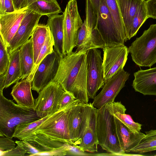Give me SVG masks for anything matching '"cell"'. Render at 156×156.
Listing matches in <instances>:
<instances>
[{
    "mask_svg": "<svg viewBox=\"0 0 156 156\" xmlns=\"http://www.w3.org/2000/svg\"><path fill=\"white\" fill-rule=\"evenodd\" d=\"M67 155H90L83 151L79 146L74 143H65Z\"/></svg>",
    "mask_w": 156,
    "mask_h": 156,
    "instance_id": "cell-34",
    "label": "cell"
},
{
    "mask_svg": "<svg viewBox=\"0 0 156 156\" xmlns=\"http://www.w3.org/2000/svg\"><path fill=\"white\" fill-rule=\"evenodd\" d=\"M129 75L130 74L123 69L106 80L101 90L94 98L92 103L93 106L99 109L107 104L114 103Z\"/></svg>",
    "mask_w": 156,
    "mask_h": 156,
    "instance_id": "cell-12",
    "label": "cell"
},
{
    "mask_svg": "<svg viewBox=\"0 0 156 156\" xmlns=\"http://www.w3.org/2000/svg\"><path fill=\"white\" fill-rule=\"evenodd\" d=\"M145 133V136L131 152L141 154L156 151V129H151Z\"/></svg>",
    "mask_w": 156,
    "mask_h": 156,
    "instance_id": "cell-28",
    "label": "cell"
},
{
    "mask_svg": "<svg viewBox=\"0 0 156 156\" xmlns=\"http://www.w3.org/2000/svg\"><path fill=\"white\" fill-rule=\"evenodd\" d=\"M63 14L54 15L48 16L47 24L48 26L54 41V50L61 58L64 56L63 27Z\"/></svg>",
    "mask_w": 156,
    "mask_h": 156,
    "instance_id": "cell-22",
    "label": "cell"
},
{
    "mask_svg": "<svg viewBox=\"0 0 156 156\" xmlns=\"http://www.w3.org/2000/svg\"><path fill=\"white\" fill-rule=\"evenodd\" d=\"M103 50L102 67L105 81L119 70L123 69L127 59L129 51L128 48L125 45L106 46Z\"/></svg>",
    "mask_w": 156,
    "mask_h": 156,
    "instance_id": "cell-15",
    "label": "cell"
},
{
    "mask_svg": "<svg viewBox=\"0 0 156 156\" xmlns=\"http://www.w3.org/2000/svg\"><path fill=\"white\" fill-rule=\"evenodd\" d=\"M33 80L32 77L28 76L16 83L10 94L18 105L35 110V100L31 92Z\"/></svg>",
    "mask_w": 156,
    "mask_h": 156,
    "instance_id": "cell-20",
    "label": "cell"
},
{
    "mask_svg": "<svg viewBox=\"0 0 156 156\" xmlns=\"http://www.w3.org/2000/svg\"><path fill=\"white\" fill-rule=\"evenodd\" d=\"M93 105L80 102L72 108L69 116L68 128L71 140L79 145L87 124Z\"/></svg>",
    "mask_w": 156,
    "mask_h": 156,
    "instance_id": "cell-14",
    "label": "cell"
},
{
    "mask_svg": "<svg viewBox=\"0 0 156 156\" xmlns=\"http://www.w3.org/2000/svg\"><path fill=\"white\" fill-rule=\"evenodd\" d=\"M40 119L35 110L16 104L0 91V135L12 138L17 125Z\"/></svg>",
    "mask_w": 156,
    "mask_h": 156,
    "instance_id": "cell-4",
    "label": "cell"
},
{
    "mask_svg": "<svg viewBox=\"0 0 156 156\" xmlns=\"http://www.w3.org/2000/svg\"><path fill=\"white\" fill-rule=\"evenodd\" d=\"M64 91L59 83L53 81L41 90L35 100L37 116L42 118L57 112L58 100Z\"/></svg>",
    "mask_w": 156,
    "mask_h": 156,
    "instance_id": "cell-11",
    "label": "cell"
},
{
    "mask_svg": "<svg viewBox=\"0 0 156 156\" xmlns=\"http://www.w3.org/2000/svg\"><path fill=\"white\" fill-rule=\"evenodd\" d=\"M96 109L93 106L87 124L78 145L85 152L93 153L98 151V144L95 130Z\"/></svg>",
    "mask_w": 156,
    "mask_h": 156,
    "instance_id": "cell-21",
    "label": "cell"
},
{
    "mask_svg": "<svg viewBox=\"0 0 156 156\" xmlns=\"http://www.w3.org/2000/svg\"><path fill=\"white\" fill-rule=\"evenodd\" d=\"M27 7L29 10L42 16L46 15L48 17L59 14L62 12L57 2L39 1L30 4Z\"/></svg>",
    "mask_w": 156,
    "mask_h": 156,
    "instance_id": "cell-26",
    "label": "cell"
},
{
    "mask_svg": "<svg viewBox=\"0 0 156 156\" xmlns=\"http://www.w3.org/2000/svg\"><path fill=\"white\" fill-rule=\"evenodd\" d=\"M49 116L41 118L33 122L22 123L17 125L15 128L12 137L17 138L20 140H25Z\"/></svg>",
    "mask_w": 156,
    "mask_h": 156,
    "instance_id": "cell-29",
    "label": "cell"
},
{
    "mask_svg": "<svg viewBox=\"0 0 156 156\" xmlns=\"http://www.w3.org/2000/svg\"><path fill=\"white\" fill-rule=\"evenodd\" d=\"M54 45V39L50 30L41 49L36 62L34 64L32 71L29 76L34 77V74L41 61L46 56L53 51Z\"/></svg>",
    "mask_w": 156,
    "mask_h": 156,
    "instance_id": "cell-30",
    "label": "cell"
},
{
    "mask_svg": "<svg viewBox=\"0 0 156 156\" xmlns=\"http://www.w3.org/2000/svg\"><path fill=\"white\" fill-rule=\"evenodd\" d=\"M76 100L75 97L72 94L65 91L58 100L57 107V111L65 108Z\"/></svg>",
    "mask_w": 156,
    "mask_h": 156,
    "instance_id": "cell-33",
    "label": "cell"
},
{
    "mask_svg": "<svg viewBox=\"0 0 156 156\" xmlns=\"http://www.w3.org/2000/svg\"><path fill=\"white\" fill-rule=\"evenodd\" d=\"M6 76V72L4 74L0 76V91H3L5 88Z\"/></svg>",
    "mask_w": 156,
    "mask_h": 156,
    "instance_id": "cell-43",
    "label": "cell"
},
{
    "mask_svg": "<svg viewBox=\"0 0 156 156\" xmlns=\"http://www.w3.org/2000/svg\"><path fill=\"white\" fill-rule=\"evenodd\" d=\"M124 25L126 41L135 36L148 18L146 1L116 0Z\"/></svg>",
    "mask_w": 156,
    "mask_h": 156,
    "instance_id": "cell-6",
    "label": "cell"
},
{
    "mask_svg": "<svg viewBox=\"0 0 156 156\" xmlns=\"http://www.w3.org/2000/svg\"><path fill=\"white\" fill-rule=\"evenodd\" d=\"M0 156H24L26 153V151L19 145L17 146L14 148L9 151L0 150Z\"/></svg>",
    "mask_w": 156,
    "mask_h": 156,
    "instance_id": "cell-38",
    "label": "cell"
},
{
    "mask_svg": "<svg viewBox=\"0 0 156 156\" xmlns=\"http://www.w3.org/2000/svg\"><path fill=\"white\" fill-rule=\"evenodd\" d=\"M97 14L90 0H86V17L78 32L76 51L104 49L105 43L96 26Z\"/></svg>",
    "mask_w": 156,
    "mask_h": 156,
    "instance_id": "cell-7",
    "label": "cell"
},
{
    "mask_svg": "<svg viewBox=\"0 0 156 156\" xmlns=\"http://www.w3.org/2000/svg\"><path fill=\"white\" fill-rule=\"evenodd\" d=\"M99 7L96 27L106 46L124 45L125 40L119 33L105 0H101Z\"/></svg>",
    "mask_w": 156,
    "mask_h": 156,
    "instance_id": "cell-9",
    "label": "cell"
},
{
    "mask_svg": "<svg viewBox=\"0 0 156 156\" xmlns=\"http://www.w3.org/2000/svg\"><path fill=\"white\" fill-rule=\"evenodd\" d=\"M15 142L17 145L24 150L27 153L29 154V156H33L34 154L42 152L41 151L26 140H16Z\"/></svg>",
    "mask_w": 156,
    "mask_h": 156,
    "instance_id": "cell-35",
    "label": "cell"
},
{
    "mask_svg": "<svg viewBox=\"0 0 156 156\" xmlns=\"http://www.w3.org/2000/svg\"><path fill=\"white\" fill-rule=\"evenodd\" d=\"M132 60L140 66L151 67L156 63V24L151 25L128 48Z\"/></svg>",
    "mask_w": 156,
    "mask_h": 156,
    "instance_id": "cell-5",
    "label": "cell"
},
{
    "mask_svg": "<svg viewBox=\"0 0 156 156\" xmlns=\"http://www.w3.org/2000/svg\"><path fill=\"white\" fill-rule=\"evenodd\" d=\"M134 76L132 86L136 91L145 95L156 96V67L139 70Z\"/></svg>",
    "mask_w": 156,
    "mask_h": 156,
    "instance_id": "cell-18",
    "label": "cell"
},
{
    "mask_svg": "<svg viewBox=\"0 0 156 156\" xmlns=\"http://www.w3.org/2000/svg\"><path fill=\"white\" fill-rule=\"evenodd\" d=\"M76 100L65 108L51 115L42 122L25 140L42 152L74 143L70 140L68 128L70 112L80 103Z\"/></svg>",
    "mask_w": 156,
    "mask_h": 156,
    "instance_id": "cell-1",
    "label": "cell"
},
{
    "mask_svg": "<svg viewBox=\"0 0 156 156\" xmlns=\"http://www.w3.org/2000/svg\"><path fill=\"white\" fill-rule=\"evenodd\" d=\"M12 139L0 135V150L9 151L14 148L16 143Z\"/></svg>",
    "mask_w": 156,
    "mask_h": 156,
    "instance_id": "cell-37",
    "label": "cell"
},
{
    "mask_svg": "<svg viewBox=\"0 0 156 156\" xmlns=\"http://www.w3.org/2000/svg\"><path fill=\"white\" fill-rule=\"evenodd\" d=\"M39 1H45L48 2H56V0H25L23 8L27 7L30 4Z\"/></svg>",
    "mask_w": 156,
    "mask_h": 156,
    "instance_id": "cell-44",
    "label": "cell"
},
{
    "mask_svg": "<svg viewBox=\"0 0 156 156\" xmlns=\"http://www.w3.org/2000/svg\"><path fill=\"white\" fill-rule=\"evenodd\" d=\"M115 118L117 134L120 147L124 152H129L139 144L145 134L140 132H134L119 119Z\"/></svg>",
    "mask_w": 156,
    "mask_h": 156,
    "instance_id": "cell-19",
    "label": "cell"
},
{
    "mask_svg": "<svg viewBox=\"0 0 156 156\" xmlns=\"http://www.w3.org/2000/svg\"><path fill=\"white\" fill-rule=\"evenodd\" d=\"M0 0V15H3L5 14V7L4 0Z\"/></svg>",
    "mask_w": 156,
    "mask_h": 156,
    "instance_id": "cell-45",
    "label": "cell"
},
{
    "mask_svg": "<svg viewBox=\"0 0 156 156\" xmlns=\"http://www.w3.org/2000/svg\"><path fill=\"white\" fill-rule=\"evenodd\" d=\"M10 62L6 72L5 88H7L21 79L22 70L20 48L10 54Z\"/></svg>",
    "mask_w": 156,
    "mask_h": 156,
    "instance_id": "cell-24",
    "label": "cell"
},
{
    "mask_svg": "<svg viewBox=\"0 0 156 156\" xmlns=\"http://www.w3.org/2000/svg\"><path fill=\"white\" fill-rule=\"evenodd\" d=\"M117 29L126 42V33L122 18L116 0H105Z\"/></svg>",
    "mask_w": 156,
    "mask_h": 156,
    "instance_id": "cell-31",
    "label": "cell"
},
{
    "mask_svg": "<svg viewBox=\"0 0 156 156\" xmlns=\"http://www.w3.org/2000/svg\"><path fill=\"white\" fill-rule=\"evenodd\" d=\"M97 14L98 13L101 0H90Z\"/></svg>",
    "mask_w": 156,
    "mask_h": 156,
    "instance_id": "cell-42",
    "label": "cell"
},
{
    "mask_svg": "<svg viewBox=\"0 0 156 156\" xmlns=\"http://www.w3.org/2000/svg\"><path fill=\"white\" fill-rule=\"evenodd\" d=\"M154 155L156 156V155Z\"/></svg>",
    "mask_w": 156,
    "mask_h": 156,
    "instance_id": "cell-46",
    "label": "cell"
},
{
    "mask_svg": "<svg viewBox=\"0 0 156 156\" xmlns=\"http://www.w3.org/2000/svg\"><path fill=\"white\" fill-rule=\"evenodd\" d=\"M42 16L28 9L8 48L10 54L24 44L31 37Z\"/></svg>",
    "mask_w": 156,
    "mask_h": 156,
    "instance_id": "cell-16",
    "label": "cell"
},
{
    "mask_svg": "<svg viewBox=\"0 0 156 156\" xmlns=\"http://www.w3.org/2000/svg\"><path fill=\"white\" fill-rule=\"evenodd\" d=\"M146 5L148 17L156 19V0H147Z\"/></svg>",
    "mask_w": 156,
    "mask_h": 156,
    "instance_id": "cell-39",
    "label": "cell"
},
{
    "mask_svg": "<svg viewBox=\"0 0 156 156\" xmlns=\"http://www.w3.org/2000/svg\"><path fill=\"white\" fill-rule=\"evenodd\" d=\"M67 155L66 146L64 144L60 147L53 148L49 151H44L34 154L33 156H63Z\"/></svg>",
    "mask_w": 156,
    "mask_h": 156,
    "instance_id": "cell-36",
    "label": "cell"
},
{
    "mask_svg": "<svg viewBox=\"0 0 156 156\" xmlns=\"http://www.w3.org/2000/svg\"><path fill=\"white\" fill-rule=\"evenodd\" d=\"M101 53L98 48L87 51V91L89 98L94 99L105 83Z\"/></svg>",
    "mask_w": 156,
    "mask_h": 156,
    "instance_id": "cell-10",
    "label": "cell"
},
{
    "mask_svg": "<svg viewBox=\"0 0 156 156\" xmlns=\"http://www.w3.org/2000/svg\"><path fill=\"white\" fill-rule=\"evenodd\" d=\"M15 10L23 8L25 0H12Z\"/></svg>",
    "mask_w": 156,
    "mask_h": 156,
    "instance_id": "cell-41",
    "label": "cell"
},
{
    "mask_svg": "<svg viewBox=\"0 0 156 156\" xmlns=\"http://www.w3.org/2000/svg\"><path fill=\"white\" fill-rule=\"evenodd\" d=\"M5 14L15 11L12 0H4Z\"/></svg>",
    "mask_w": 156,
    "mask_h": 156,
    "instance_id": "cell-40",
    "label": "cell"
},
{
    "mask_svg": "<svg viewBox=\"0 0 156 156\" xmlns=\"http://www.w3.org/2000/svg\"><path fill=\"white\" fill-rule=\"evenodd\" d=\"M61 58L54 50L44 59L34 74L32 83V90L39 93L52 81L57 73Z\"/></svg>",
    "mask_w": 156,
    "mask_h": 156,
    "instance_id": "cell-13",
    "label": "cell"
},
{
    "mask_svg": "<svg viewBox=\"0 0 156 156\" xmlns=\"http://www.w3.org/2000/svg\"><path fill=\"white\" fill-rule=\"evenodd\" d=\"M22 70L21 80L27 77L31 73L34 65V56L31 37L20 48Z\"/></svg>",
    "mask_w": 156,
    "mask_h": 156,
    "instance_id": "cell-23",
    "label": "cell"
},
{
    "mask_svg": "<svg viewBox=\"0 0 156 156\" xmlns=\"http://www.w3.org/2000/svg\"><path fill=\"white\" fill-rule=\"evenodd\" d=\"M109 104L111 111L115 118L134 132H140L142 125L134 122L129 115L125 114L126 109L121 101Z\"/></svg>",
    "mask_w": 156,
    "mask_h": 156,
    "instance_id": "cell-25",
    "label": "cell"
},
{
    "mask_svg": "<svg viewBox=\"0 0 156 156\" xmlns=\"http://www.w3.org/2000/svg\"><path fill=\"white\" fill-rule=\"evenodd\" d=\"M50 30L47 24H38L32 33L31 37L32 41L34 64L36 62L41 49Z\"/></svg>",
    "mask_w": 156,
    "mask_h": 156,
    "instance_id": "cell-27",
    "label": "cell"
},
{
    "mask_svg": "<svg viewBox=\"0 0 156 156\" xmlns=\"http://www.w3.org/2000/svg\"><path fill=\"white\" fill-rule=\"evenodd\" d=\"M10 59V54L8 48L0 36V76L6 72Z\"/></svg>",
    "mask_w": 156,
    "mask_h": 156,
    "instance_id": "cell-32",
    "label": "cell"
},
{
    "mask_svg": "<svg viewBox=\"0 0 156 156\" xmlns=\"http://www.w3.org/2000/svg\"><path fill=\"white\" fill-rule=\"evenodd\" d=\"M87 51H76L62 58L52 80L59 83L76 100L86 104L89 99L87 91Z\"/></svg>",
    "mask_w": 156,
    "mask_h": 156,
    "instance_id": "cell-2",
    "label": "cell"
},
{
    "mask_svg": "<svg viewBox=\"0 0 156 156\" xmlns=\"http://www.w3.org/2000/svg\"><path fill=\"white\" fill-rule=\"evenodd\" d=\"M28 10L27 7L0 15V36L8 48Z\"/></svg>",
    "mask_w": 156,
    "mask_h": 156,
    "instance_id": "cell-17",
    "label": "cell"
},
{
    "mask_svg": "<svg viewBox=\"0 0 156 156\" xmlns=\"http://www.w3.org/2000/svg\"><path fill=\"white\" fill-rule=\"evenodd\" d=\"M63 14L64 56L71 53L73 48L76 47L78 32L83 22L76 0L69 1Z\"/></svg>",
    "mask_w": 156,
    "mask_h": 156,
    "instance_id": "cell-8",
    "label": "cell"
},
{
    "mask_svg": "<svg viewBox=\"0 0 156 156\" xmlns=\"http://www.w3.org/2000/svg\"><path fill=\"white\" fill-rule=\"evenodd\" d=\"M95 130L98 144L110 155H133L127 154L120 147L117 137L115 118L110 110V104L96 109Z\"/></svg>",
    "mask_w": 156,
    "mask_h": 156,
    "instance_id": "cell-3",
    "label": "cell"
}]
</instances>
